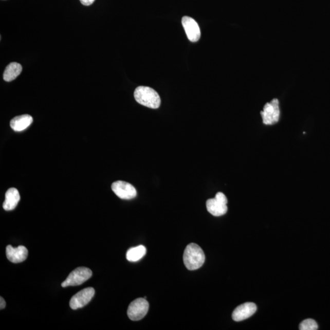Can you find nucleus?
I'll list each match as a JSON object with an SVG mask.
<instances>
[{"label": "nucleus", "instance_id": "f257e3e1", "mask_svg": "<svg viewBox=\"0 0 330 330\" xmlns=\"http://www.w3.org/2000/svg\"><path fill=\"white\" fill-rule=\"evenodd\" d=\"M205 254L201 248L196 244L187 246L184 253V263L188 270L199 269L205 262Z\"/></svg>", "mask_w": 330, "mask_h": 330}, {"label": "nucleus", "instance_id": "f03ea898", "mask_svg": "<svg viewBox=\"0 0 330 330\" xmlns=\"http://www.w3.org/2000/svg\"><path fill=\"white\" fill-rule=\"evenodd\" d=\"M134 98L140 104L146 107L157 109L160 107V96L153 88L147 86H139L135 89Z\"/></svg>", "mask_w": 330, "mask_h": 330}, {"label": "nucleus", "instance_id": "7ed1b4c3", "mask_svg": "<svg viewBox=\"0 0 330 330\" xmlns=\"http://www.w3.org/2000/svg\"><path fill=\"white\" fill-rule=\"evenodd\" d=\"M228 199L222 192L216 193L214 198L207 200L206 208L208 211L213 216L224 215L228 211Z\"/></svg>", "mask_w": 330, "mask_h": 330}, {"label": "nucleus", "instance_id": "20e7f679", "mask_svg": "<svg viewBox=\"0 0 330 330\" xmlns=\"http://www.w3.org/2000/svg\"><path fill=\"white\" fill-rule=\"evenodd\" d=\"M92 271L88 268H77L69 274L66 280L61 284V286L66 287L81 285L88 280L92 277Z\"/></svg>", "mask_w": 330, "mask_h": 330}, {"label": "nucleus", "instance_id": "39448f33", "mask_svg": "<svg viewBox=\"0 0 330 330\" xmlns=\"http://www.w3.org/2000/svg\"><path fill=\"white\" fill-rule=\"evenodd\" d=\"M263 123L265 125H273L279 121L280 109L279 100L274 99L270 103H267L261 112Z\"/></svg>", "mask_w": 330, "mask_h": 330}, {"label": "nucleus", "instance_id": "423d86ee", "mask_svg": "<svg viewBox=\"0 0 330 330\" xmlns=\"http://www.w3.org/2000/svg\"><path fill=\"white\" fill-rule=\"evenodd\" d=\"M150 305L145 299L139 298L130 304L127 310L129 318L133 321H138L147 315Z\"/></svg>", "mask_w": 330, "mask_h": 330}, {"label": "nucleus", "instance_id": "0eeeda50", "mask_svg": "<svg viewBox=\"0 0 330 330\" xmlns=\"http://www.w3.org/2000/svg\"><path fill=\"white\" fill-rule=\"evenodd\" d=\"M95 290L93 287L83 289L74 295L70 300V307L74 310L82 308L88 305L95 296Z\"/></svg>", "mask_w": 330, "mask_h": 330}, {"label": "nucleus", "instance_id": "6e6552de", "mask_svg": "<svg viewBox=\"0 0 330 330\" xmlns=\"http://www.w3.org/2000/svg\"><path fill=\"white\" fill-rule=\"evenodd\" d=\"M112 189L115 195L122 199H132L137 196V192L132 184L118 180L113 182Z\"/></svg>", "mask_w": 330, "mask_h": 330}, {"label": "nucleus", "instance_id": "1a4fd4ad", "mask_svg": "<svg viewBox=\"0 0 330 330\" xmlns=\"http://www.w3.org/2000/svg\"><path fill=\"white\" fill-rule=\"evenodd\" d=\"M182 24L188 39L192 43L198 41L200 37L199 25L192 17L185 16L182 19Z\"/></svg>", "mask_w": 330, "mask_h": 330}, {"label": "nucleus", "instance_id": "9d476101", "mask_svg": "<svg viewBox=\"0 0 330 330\" xmlns=\"http://www.w3.org/2000/svg\"><path fill=\"white\" fill-rule=\"evenodd\" d=\"M257 306L253 303L242 304L235 309L232 313V319L235 322H241L250 318L256 311Z\"/></svg>", "mask_w": 330, "mask_h": 330}, {"label": "nucleus", "instance_id": "9b49d317", "mask_svg": "<svg viewBox=\"0 0 330 330\" xmlns=\"http://www.w3.org/2000/svg\"><path fill=\"white\" fill-rule=\"evenodd\" d=\"M6 257L11 263H21L27 260L28 254L27 248L24 246H19L17 248L12 247L11 245L6 247Z\"/></svg>", "mask_w": 330, "mask_h": 330}, {"label": "nucleus", "instance_id": "f8f14e48", "mask_svg": "<svg viewBox=\"0 0 330 330\" xmlns=\"http://www.w3.org/2000/svg\"><path fill=\"white\" fill-rule=\"evenodd\" d=\"M20 199L19 191L15 188H11L6 193L5 200L3 205V209L6 211L14 210L17 207Z\"/></svg>", "mask_w": 330, "mask_h": 330}, {"label": "nucleus", "instance_id": "ddd939ff", "mask_svg": "<svg viewBox=\"0 0 330 330\" xmlns=\"http://www.w3.org/2000/svg\"><path fill=\"white\" fill-rule=\"evenodd\" d=\"M33 119L29 115L16 116L10 122L11 127L15 132H21L25 130L33 123Z\"/></svg>", "mask_w": 330, "mask_h": 330}, {"label": "nucleus", "instance_id": "4468645a", "mask_svg": "<svg viewBox=\"0 0 330 330\" xmlns=\"http://www.w3.org/2000/svg\"><path fill=\"white\" fill-rule=\"evenodd\" d=\"M22 71L21 64L17 63H11L6 67L4 74H3V79L6 82H11L16 79Z\"/></svg>", "mask_w": 330, "mask_h": 330}, {"label": "nucleus", "instance_id": "2eb2a0df", "mask_svg": "<svg viewBox=\"0 0 330 330\" xmlns=\"http://www.w3.org/2000/svg\"><path fill=\"white\" fill-rule=\"evenodd\" d=\"M146 253V248L143 245L131 248L126 254V258L130 262H137L143 258Z\"/></svg>", "mask_w": 330, "mask_h": 330}, {"label": "nucleus", "instance_id": "dca6fc26", "mask_svg": "<svg viewBox=\"0 0 330 330\" xmlns=\"http://www.w3.org/2000/svg\"><path fill=\"white\" fill-rule=\"evenodd\" d=\"M299 329L300 330H317L318 329V325L315 320L306 319L300 323Z\"/></svg>", "mask_w": 330, "mask_h": 330}, {"label": "nucleus", "instance_id": "f3484780", "mask_svg": "<svg viewBox=\"0 0 330 330\" xmlns=\"http://www.w3.org/2000/svg\"><path fill=\"white\" fill-rule=\"evenodd\" d=\"M80 1L81 3H82V4L83 5L90 6L95 2V0H80Z\"/></svg>", "mask_w": 330, "mask_h": 330}, {"label": "nucleus", "instance_id": "a211bd4d", "mask_svg": "<svg viewBox=\"0 0 330 330\" xmlns=\"http://www.w3.org/2000/svg\"><path fill=\"white\" fill-rule=\"evenodd\" d=\"M0 299H0V300H1V303H0V309H3L6 307V302H5V300H4V299H3V297H1V298H0Z\"/></svg>", "mask_w": 330, "mask_h": 330}]
</instances>
